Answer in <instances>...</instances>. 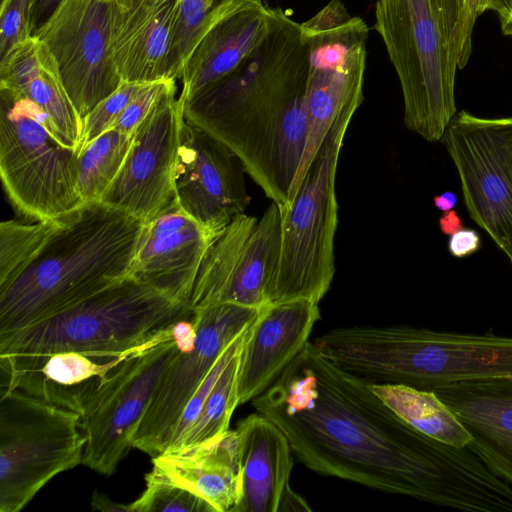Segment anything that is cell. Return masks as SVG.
Returning a JSON list of instances; mask_svg holds the SVG:
<instances>
[{
  "mask_svg": "<svg viewBox=\"0 0 512 512\" xmlns=\"http://www.w3.org/2000/svg\"><path fill=\"white\" fill-rule=\"evenodd\" d=\"M435 207L441 212L452 210L457 203V197L453 192H443L433 199Z\"/></svg>",
  "mask_w": 512,
  "mask_h": 512,
  "instance_id": "cell-42",
  "label": "cell"
},
{
  "mask_svg": "<svg viewBox=\"0 0 512 512\" xmlns=\"http://www.w3.org/2000/svg\"><path fill=\"white\" fill-rule=\"evenodd\" d=\"M140 350L115 357L74 351L44 356L0 355V392L17 389L81 416L112 372Z\"/></svg>",
  "mask_w": 512,
  "mask_h": 512,
  "instance_id": "cell-19",
  "label": "cell"
},
{
  "mask_svg": "<svg viewBox=\"0 0 512 512\" xmlns=\"http://www.w3.org/2000/svg\"><path fill=\"white\" fill-rule=\"evenodd\" d=\"M80 416L20 390L0 392V512L23 509L83 461Z\"/></svg>",
  "mask_w": 512,
  "mask_h": 512,
  "instance_id": "cell-9",
  "label": "cell"
},
{
  "mask_svg": "<svg viewBox=\"0 0 512 512\" xmlns=\"http://www.w3.org/2000/svg\"><path fill=\"white\" fill-rule=\"evenodd\" d=\"M77 158L78 151L60 141L36 104L0 87V176L18 214L52 221L81 207Z\"/></svg>",
  "mask_w": 512,
  "mask_h": 512,
  "instance_id": "cell-8",
  "label": "cell"
},
{
  "mask_svg": "<svg viewBox=\"0 0 512 512\" xmlns=\"http://www.w3.org/2000/svg\"><path fill=\"white\" fill-rule=\"evenodd\" d=\"M113 0H63L34 35L83 119L122 83L111 57Z\"/></svg>",
  "mask_w": 512,
  "mask_h": 512,
  "instance_id": "cell-15",
  "label": "cell"
},
{
  "mask_svg": "<svg viewBox=\"0 0 512 512\" xmlns=\"http://www.w3.org/2000/svg\"><path fill=\"white\" fill-rule=\"evenodd\" d=\"M33 0H2L0 7V59L17 44L32 37Z\"/></svg>",
  "mask_w": 512,
  "mask_h": 512,
  "instance_id": "cell-34",
  "label": "cell"
},
{
  "mask_svg": "<svg viewBox=\"0 0 512 512\" xmlns=\"http://www.w3.org/2000/svg\"><path fill=\"white\" fill-rule=\"evenodd\" d=\"M308 57L301 23L270 9L268 32L253 52L183 103L185 120L230 148L279 206L291 200L305 148Z\"/></svg>",
  "mask_w": 512,
  "mask_h": 512,
  "instance_id": "cell-2",
  "label": "cell"
},
{
  "mask_svg": "<svg viewBox=\"0 0 512 512\" xmlns=\"http://www.w3.org/2000/svg\"><path fill=\"white\" fill-rule=\"evenodd\" d=\"M0 87L36 104L60 141L78 151L82 118L66 91L52 54L40 40L32 36L0 59Z\"/></svg>",
  "mask_w": 512,
  "mask_h": 512,
  "instance_id": "cell-26",
  "label": "cell"
},
{
  "mask_svg": "<svg viewBox=\"0 0 512 512\" xmlns=\"http://www.w3.org/2000/svg\"><path fill=\"white\" fill-rule=\"evenodd\" d=\"M314 344L340 367L380 383L432 391L444 384L512 377V336L355 325L332 328Z\"/></svg>",
  "mask_w": 512,
  "mask_h": 512,
  "instance_id": "cell-4",
  "label": "cell"
},
{
  "mask_svg": "<svg viewBox=\"0 0 512 512\" xmlns=\"http://www.w3.org/2000/svg\"><path fill=\"white\" fill-rule=\"evenodd\" d=\"M371 381L309 341L251 402L283 431L296 459L318 474L464 511L512 512V485L467 446L410 426Z\"/></svg>",
  "mask_w": 512,
  "mask_h": 512,
  "instance_id": "cell-1",
  "label": "cell"
},
{
  "mask_svg": "<svg viewBox=\"0 0 512 512\" xmlns=\"http://www.w3.org/2000/svg\"><path fill=\"white\" fill-rule=\"evenodd\" d=\"M236 431L241 487L234 512L311 511L290 486L294 454L283 431L258 412L242 419Z\"/></svg>",
  "mask_w": 512,
  "mask_h": 512,
  "instance_id": "cell-20",
  "label": "cell"
},
{
  "mask_svg": "<svg viewBox=\"0 0 512 512\" xmlns=\"http://www.w3.org/2000/svg\"><path fill=\"white\" fill-rule=\"evenodd\" d=\"M145 482L144 492L130 503L131 512H215L208 502L154 466Z\"/></svg>",
  "mask_w": 512,
  "mask_h": 512,
  "instance_id": "cell-31",
  "label": "cell"
},
{
  "mask_svg": "<svg viewBox=\"0 0 512 512\" xmlns=\"http://www.w3.org/2000/svg\"><path fill=\"white\" fill-rule=\"evenodd\" d=\"M432 391L470 432L467 447L512 485V377L444 384Z\"/></svg>",
  "mask_w": 512,
  "mask_h": 512,
  "instance_id": "cell-23",
  "label": "cell"
},
{
  "mask_svg": "<svg viewBox=\"0 0 512 512\" xmlns=\"http://www.w3.org/2000/svg\"><path fill=\"white\" fill-rule=\"evenodd\" d=\"M63 0H33L31 14V32L34 36L50 19Z\"/></svg>",
  "mask_w": 512,
  "mask_h": 512,
  "instance_id": "cell-38",
  "label": "cell"
},
{
  "mask_svg": "<svg viewBox=\"0 0 512 512\" xmlns=\"http://www.w3.org/2000/svg\"><path fill=\"white\" fill-rule=\"evenodd\" d=\"M143 225L103 202L52 220L32 255L0 286V332L56 315L127 277Z\"/></svg>",
  "mask_w": 512,
  "mask_h": 512,
  "instance_id": "cell-3",
  "label": "cell"
},
{
  "mask_svg": "<svg viewBox=\"0 0 512 512\" xmlns=\"http://www.w3.org/2000/svg\"><path fill=\"white\" fill-rule=\"evenodd\" d=\"M246 174L230 148L185 120L174 190L176 202L190 218L221 232L250 203Z\"/></svg>",
  "mask_w": 512,
  "mask_h": 512,
  "instance_id": "cell-17",
  "label": "cell"
},
{
  "mask_svg": "<svg viewBox=\"0 0 512 512\" xmlns=\"http://www.w3.org/2000/svg\"><path fill=\"white\" fill-rule=\"evenodd\" d=\"M491 10L498 14L503 34L512 36V0H496Z\"/></svg>",
  "mask_w": 512,
  "mask_h": 512,
  "instance_id": "cell-39",
  "label": "cell"
},
{
  "mask_svg": "<svg viewBox=\"0 0 512 512\" xmlns=\"http://www.w3.org/2000/svg\"><path fill=\"white\" fill-rule=\"evenodd\" d=\"M234 1H239V2H246V1H260V2H262V0H234Z\"/></svg>",
  "mask_w": 512,
  "mask_h": 512,
  "instance_id": "cell-43",
  "label": "cell"
},
{
  "mask_svg": "<svg viewBox=\"0 0 512 512\" xmlns=\"http://www.w3.org/2000/svg\"><path fill=\"white\" fill-rule=\"evenodd\" d=\"M192 314L187 304L128 275L56 315L0 332V355L120 356L173 337V325Z\"/></svg>",
  "mask_w": 512,
  "mask_h": 512,
  "instance_id": "cell-6",
  "label": "cell"
},
{
  "mask_svg": "<svg viewBox=\"0 0 512 512\" xmlns=\"http://www.w3.org/2000/svg\"><path fill=\"white\" fill-rule=\"evenodd\" d=\"M139 84L122 81L109 96L101 100L83 119L79 152L98 136L111 129Z\"/></svg>",
  "mask_w": 512,
  "mask_h": 512,
  "instance_id": "cell-33",
  "label": "cell"
},
{
  "mask_svg": "<svg viewBox=\"0 0 512 512\" xmlns=\"http://www.w3.org/2000/svg\"><path fill=\"white\" fill-rule=\"evenodd\" d=\"M170 88L133 134L117 177L100 202L147 222L175 199L174 178L185 122L183 103Z\"/></svg>",
  "mask_w": 512,
  "mask_h": 512,
  "instance_id": "cell-16",
  "label": "cell"
},
{
  "mask_svg": "<svg viewBox=\"0 0 512 512\" xmlns=\"http://www.w3.org/2000/svg\"><path fill=\"white\" fill-rule=\"evenodd\" d=\"M439 228L447 236H451L463 228V222L457 211L449 210L443 212L439 218Z\"/></svg>",
  "mask_w": 512,
  "mask_h": 512,
  "instance_id": "cell-41",
  "label": "cell"
},
{
  "mask_svg": "<svg viewBox=\"0 0 512 512\" xmlns=\"http://www.w3.org/2000/svg\"><path fill=\"white\" fill-rule=\"evenodd\" d=\"M281 247V212L271 204L260 218L242 213L215 238L200 266L189 300L192 310L216 303L262 308Z\"/></svg>",
  "mask_w": 512,
  "mask_h": 512,
  "instance_id": "cell-12",
  "label": "cell"
},
{
  "mask_svg": "<svg viewBox=\"0 0 512 512\" xmlns=\"http://www.w3.org/2000/svg\"><path fill=\"white\" fill-rule=\"evenodd\" d=\"M180 0H113L111 57L122 81L169 80L168 59Z\"/></svg>",
  "mask_w": 512,
  "mask_h": 512,
  "instance_id": "cell-22",
  "label": "cell"
},
{
  "mask_svg": "<svg viewBox=\"0 0 512 512\" xmlns=\"http://www.w3.org/2000/svg\"><path fill=\"white\" fill-rule=\"evenodd\" d=\"M269 21L270 8L260 1H247L218 15L183 67L182 103L234 71L263 40Z\"/></svg>",
  "mask_w": 512,
  "mask_h": 512,
  "instance_id": "cell-24",
  "label": "cell"
},
{
  "mask_svg": "<svg viewBox=\"0 0 512 512\" xmlns=\"http://www.w3.org/2000/svg\"><path fill=\"white\" fill-rule=\"evenodd\" d=\"M251 326H249L246 330L240 333L225 348V350L220 355L212 369L209 371V373L204 378L202 383L199 385L193 396L190 398L183 412L181 413L178 422L176 423V426L173 430L172 436L168 442L166 449L177 447L181 444L185 434L198 417L206 398L208 397L211 389L215 385L222 371L225 369V367L227 366L231 358L235 355V353L239 350V348L243 345Z\"/></svg>",
  "mask_w": 512,
  "mask_h": 512,
  "instance_id": "cell-32",
  "label": "cell"
},
{
  "mask_svg": "<svg viewBox=\"0 0 512 512\" xmlns=\"http://www.w3.org/2000/svg\"><path fill=\"white\" fill-rule=\"evenodd\" d=\"M495 2L496 0H465L464 36L468 45H472V33L477 17L485 11L491 10Z\"/></svg>",
  "mask_w": 512,
  "mask_h": 512,
  "instance_id": "cell-37",
  "label": "cell"
},
{
  "mask_svg": "<svg viewBox=\"0 0 512 512\" xmlns=\"http://www.w3.org/2000/svg\"><path fill=\"white\" fill-rule=\"evenodd\" d=\"M174 85L175 80L139 84L135 94L112 128L133 135L152 108Z\"/></svg>",
  "mask_w": 512,
  "mask_h": 512,
  "instance_id": "cell-35",
  "label": "cell"
},
{
  "mask_svg": "<svg viewBox=\"0 0 512 512\" xmlns=\"http://www.w3.org/2000/svg\"><path fill=\"white\" fill-rule=\"evenodd\" d=\"M373 29L398 76L404 123L428 142L442 140L456 115V73L465 42V0H376Z\"/></svg>",
  "mask_w": 512,
  "mask_h": 512,
  "instance_id": "cell-5",
  "label": "cell"
},
{
  "mask_svg": "<svg viewBox=\"0 0 512 512\" xmlns=\"http://www.w3.org/2000/svg\"><path fill=\"white\" fill-rule=\"evenodd\" d=\"M219 233L190 218L174 199L144 222L129 276L189 306L200 266Z\"/></svg>",
  "mask_w": 512,
  "mask_h": 512,
  "instance_id": "cell-18",
  "label": "cell"
},
{
  "mask_svg": "<svg viewBox=\"0 0 512 512\" xmlns=\"http://www.w3.org/2000/svg\"><path fill=\"white\" fill-rule=\"evenodd\" d=\"M481 240L478 233L471 228H462L450 236L448 251L456 258L467 257L479 250Z\"/></svg>",
  "mask_w": 512,
  "mask_h": 512,
  "instance_id": "cell-36",
  "label": "cell"
},
{
  "mask_svg": "<svg viewBox=\"0 0 512 512\" xmlns=\"http://www.w3.org/2000/svg\"><path fill=\"white\" fill-rule=\"evenodd\" d=\"M178 347L173 337L142 349L112 372L80 416L86 444L82 464L113 474L133 447V437Z\"/></svg>",
  "mask_w": 512,
  "mask_h": 512,
  "instance_id": "cell-14",
  "label": "cell"
},
{
  "mask_svg": "<svg viewBox=\"0 0 512 512\" xmlns=\"http://www.w3.org/2000/svg\"><path fill=\"white\" fill-rule=\"evenodd\" d=\"M153 466L204 499L215 512H234L241 487L236 429L205 442L168 448L153 457Z\"/></svg>",
  "mask_w": 512,
  "mask_h": 512,
  "instance_id": "cell-25",
  "label": "cell"
},
{
  "mask_svg": "<svg viewBox=\"0 0 512 512\" xmlns=\"http://www.w3.org/2000/svg\"><path fill=\"white\" fill-rule=\"evenodd\" d=\"M319 303L295 299L264 307L251 326L239 367V405L265 392L309 342Z\"/></svg>",
  "mask_w": 512,
  "mask_h": 512,
  "instance_id": "cell-21",
  "label": "cell"
},
{
  "mask_svg": "<svg viewBox=\"0 0 512 512\" xmlns=\"http://www.w3.org/2000/svg\"><path fill=\"white\" fill-rule=\"evenodd\" d=\"M466 209L512 264V117L455 115L443 139Z\"/></svg>",
  "mask_w": 512,
  "mask_h": 512,
  "instance_id": "cell-11",
  "label": "cell"
},
{
  "mask_svg": "<svg viewBox=\"0 0 512 512\" xmlns=\"http://www.w3.org/2000/svg\"><path fill=\"white\" fill-rule=\"evenodd\" d=\"M243 3L234 0H180L168 59L169 80L181 77L187 59L214 19Z\"/></svg>",
  "mask_w": 512,
  "mask_h": 512,
  "instance_id": "cell-30",
  "label": "cell"
},
{
  "mask_svg": "<svg viewBox=\"0 0 512 512\" xmlns=\"http://www.w3.org/2000/svg\"><path fill=\"white\" fill-rule=\"evenodd\" d=\"M357 108L342 112L328 131L295 196L280 207L281 247L270 304L295 299L319 303L335 274L338 223L336 171L344 136Z\"/></svg>",
  "mask_w": 512,
  "mask_h": 512,
  "instance_id": "cell-7",
  "label": "cell"
},
{
  "mask_svg": "<svg viewBox=\"0 0 512 512\" xmlns=\"http://www.w3.org/2000/svg\"><path fill=\"white\" fill-rule=\"evenodd\" d=\"M301 26L309 46L305 93L307 129L291 200L336 119L345 110L358 108L363 102L368 38L365 21L352 16L340 0H331Z\"/></svg>",
  "mask_w": 512,
  "mask_h": 512,
  "instance_id": "cell-10",
  "label": "cell"
},
{
  "mask_svg": "<svg viewBox=\"0 0 512 512\" xmlns=\"http://www.w3.org/2000/svg\"><path fill=\"white\" fill-rule=\"evenodd\" d=\"M245 341L222 371L206 398L198 417L179 446L205 442L230 430L232 414L239 405L238 377Z\"/></svg>",
  "mask_w": 512,
  "mask_h": 512,
  "instance_id": "cell-29",
  "label": "cell"
},
{
  "mask_svg": "<svg viewBox=\"0 0 512 512\" xmlns=\"http://www.w3.org/2000/svg\"><path fill=\"white\" fill-rule=\"evenodd\" d=\"M91 506L93 510L103 512H131L130 504L116 503L97 490H95L93 493Z\"/></svg>",
  "mask_w": 512,
  "mask_h": 512,
  "instance_id": "cell-40",
  "label": "cell"
},
{
  "mask_svg": "<svg viewBox=\"0 0 512 512\" xmlns=\"http://www.w3.org/2000/svg\"><path fill=\"white\" fill-rule=\"evenodd\" d=\"M264 307L216 303L193 310L195 344L178 350L165 369L134 434V448L152 457L167 448L190 398L225 348L259 318Z\"/></svg>",
  "mask_w": 512,
  "mask_h": 512,
  "instance_id": "cell-13",
  "label": "cell"
},
{
  "mask_svg": "<svg viewBox=\"0 0 512 512\" xmlns=\"http://www.w3.org/2000/svg\"><path fill=\"white\" fill-rule=\"evenodd\" d=\"M370 385L389 408L419 432L458 448L470 443V432L434 391L373 380Z\"/></svg>",
  "mask_w": 512,
  "mask_h": 512,
  "instance_id": "cell-27",
  "label": "cell"
},
{
  "mask_svg": "<svg viewBox=\"0 0 512 512\" xmlns=\"http://www.w3.org/2000/svg\"><path fill=\"white\" fill-rule=\"evenodd\" d=\"M133 141V135L109 129L78 154L76 189L84 203L100 202L117 177Z\"/></svg>",
  "mask_w": 512,
  "mask_h": 512,
  "instance_id": "cell-28",
  "label": "cell"
}]
</instances>
